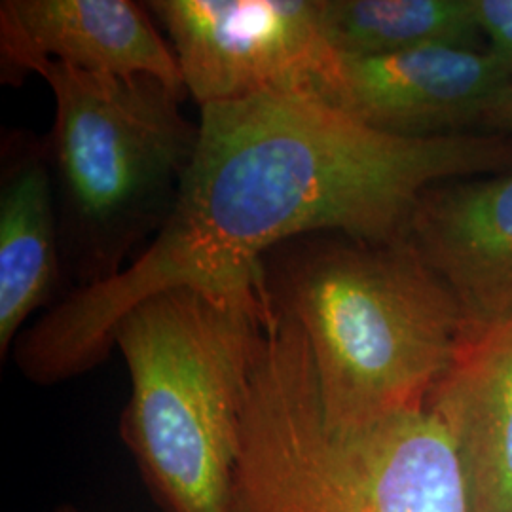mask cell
Returning <instances> with one entry per match:
<instances>
[{"label":"cell","mask_w":512,"mask_h":512,"mask_svg":"<svg viewBox=\"0 0 512 512\" xmlns=\"http://www.w3.org/2000/svg\"><path fill=\"white\" fill-rule=\"evenodd\" d=\"M184 86L203 105L258 93L317 95L340 54L323 33L319 0H152Z\"/></svg>","instance_id":"6"},{"label":"cell","mask_w":512,"mask_h":512,"mask_svg":"<svg viewBox=\"0 0 512 512\" xmlns=\"http://www.w3.org/2000/svg\"><path fill=\"white\" fill-rule=\"evenodd\" d=\"M230 512H469L440 421L401 414L330 429L302 327L275 310L245 401Z\"/></svg>","instance_id":"3"},{"label":"cell","mask_w":512,"mask_h":512,"mask_svg":"<svg viewBox=\"0 0 512 512\" xmlns=\"http://www.w3.org/2000/svg\"><path fill=\"white\" fill-rule=\"evenodd\" d=\"M54 93L48 139L61 260L76 289L103 283L154 238L177 202L200 128L181 110L184 93L150 76H101L33 59ZM129 264V262H128Z\"/></svg>","instance_id":"5"},{"label":"cell","mask_w":512,"mask_h":512,"mask_svg":"<svg viewBox=\"0 0 512 512\" xmlns=\"http://www.w3.org/2000/svg\"><path fill=\"white\" fill-rule=\"evenodd\" d=\"M33 59L101 76H150L188 95L171 44L147 4L131 0H4L2 82H16L19 69Z\"/></svg>","instance_id":"9"},{"label":"cell","mask_w":512,"mask_h":512,"mask_svg":"<svg viewBox=\"0 0 512 512\" xmlns=\"http://www.w3.org/2000/svg\"><path fill=\"white\" fill-rule=\"evenodd\" d=\"M55 512H78L73 507H61V509H57Z\"/></svg>","instance_id":"15"},{"label":"cell","mask_w":512,"mask_h":512,"mask_svg":"<svg viewBox=\"0 0 512 512\" xmlns=\"http://www.w3.org/2000/svg\"><path fill=\"white\" fill-rule=\"evenodd\" d=\"M425 410L454 444L469 512H512V317L465 334Z\"/></svg>","instance_id":"10"},{"label":"cell","mask_w":512,"mask_h":512,"mask_svg":"<svg viewBox=\"0 0 512 512\" xmlns=\"http://www.w3.org/2000/svg\"><path fill=\"white\" fill-rule=\"evenodd\" d=\"M61 260L54 177L46 137L12 131L0 171V355L25 321L52 300Z\"/></svg>","instance_id":"11"},{"label":"cell","mask_w":512,"mask_h":512,"mask_svg":"<svg viewBox=\"0 0 512 512\" xmlns=\"http://www.w3.org/2000/svg\"><path fill=\"white\" fill-rule=\"evenodd\" d=\"M406 239L456 298L465 334L512 317V167L429 188Z\"/></svg>","instance_id":"8"},{"label":"cell","mask_w":512,"mask_h":512,"mask_svg":"<svg viewBox=\"0 0 512 512\" xmlns=\"http://www.w3.org/2000/svg\"><path fill=\"white\" fill-rule=\"evenodd\" d=\"M478 128L480 133L512 137V84L497 95L490 109L486 110V114L482 116V122Z\"/></svg>","instance_id":"14"},{"label":"cell","mask_w":512,"mask_h":512,"mask_svg":"<svg viewBox=\"0 0 512 512\" xmlns=\"http://www.w3.org/2000/svg\"><path fill=\"white\" fill-rule=\"evenodd\" d=\"M336 54L382 57L431 46L480 50L473 0H319Z\"/></svg>","instance_id":"12"},{"label":"cell","mask_w":512,"mask_h":512,"mask_svg":"<svg viewBox=\"0 0 512 512\" xmlns=\"http://www.w3.org/2000/svg\"><path fill=\"white\" fill-rule=\"evenodd\" d=\"M272 304L238 291L171 289L124 315L114 346L131 393L120 433L165 512H230L241 423Z\"/></svg>","instance_id":"4"},{"label":"cell","mask_w":512,"mask_h":512,"mask_svg":"<svg viewBox=\"0 0 512 512\" xmlns=\"http://www.w3.org/2000/svg\"><path fill=\"white\" fill-rule=\"evenodd\" d=\"M473 6L486 50L512 76V0H473Z\"/></svg>","instance_id":"13"},{"label":"cell","mask_w":512,"mask_h":512,"mask_svg":"<svg viewBox=\"0 0 512 512\" xmlns=\"http://www.w3.org/2000/svg\"><path fill=\"white\" fill-rule=\"evenodd\" d=\"M198 128L162 230L120 274L74 289L19 334L14 361L33 384L101 365L118 323L154 294L253 287L266 256L310 234L406 239L429 188L512 167L507 135L393 137L310 92L203 105Z\"/></svg>","instance_id":"1"},{"label":"cell","mask_w":512,"mask_h":512,"mask_svg":"<svg viewBox=\"0 0 512 512\" xmlns=\"http://www.w3.org/2000/svg\"><path fill=\"white\" fill-rule=\"evenodd\" d=\"M262 279L306 334L336 431L423 412L465 338L456 298L408 239L310 234L266 256Z\"/></svg>","instance_id":"2"},{"label":"cell","mask_w":512,"mask_h":512,"mask_svg":"<svg viewBox=\"0 0 512 512\" xmlns=\"http://www.w3.org/2000/svg\"><path fill=\"white\" fill-rule=\"evenodd\" d=\"M512 76L488 50L431 46L382 57L340 55L317 95L368 128L403 139L471 133Z\"/></svg>","instance_id":"7"}]
</instances>
